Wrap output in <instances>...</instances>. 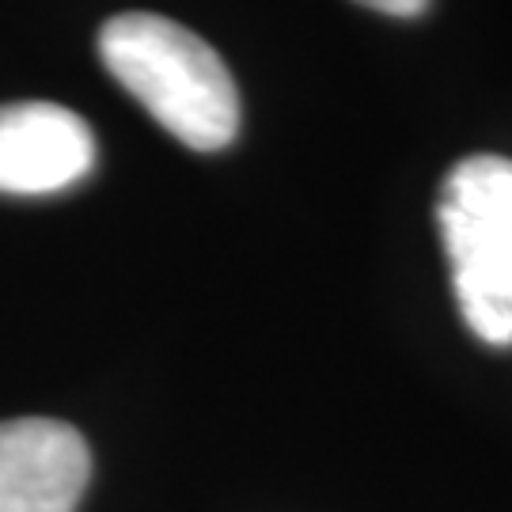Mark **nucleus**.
Wrapping results in <instances>:
<instances>
[{
	"mask_svg": "<svg viewBox=\"0 0 512 512\" xmlns=\"http://www.w3.org/2000/svg\"><path fill=\"white\" fill-rule=\"evenodd\" d=\"M99 57L160 126L198 152L232 145L239 133V92L217 50L183 23L126 12L103 23Z\"/></svg>",
	"mask_w": 512,
	"mask_h": 512,
	"instance_id": "f257e3e1",
	"label": "nucleus"
},
{
	"mask_svg": "<svg viewBox=\"0 0 512 512\" xmlns=\"http://www.w3.org/2000/svg\"><path fill=\"white\" fill-rule=\"evenodd\" d=\"M92 167L95 137L80 114L57 103L0 107V194H57Z\"/></svg>",
	"mask_w": 512,
	"mask_h": 512,
	"instance_id": "20e7f679",
	"label": "nucleus"
},
{
	"mask_svg": "<svg viewBox=\"0 0 512 512\" xmlns=\"http://www.w3.org/2000/svg\"><path fill=\"white\" fill-rule=\"evenodd\" d=\"M92 452L57 418L0 421V512H76Z\"/></svg>",
	"mask_w": 512,
	"mask_h": 512,
	"instance_id": "7ed1b4c3",
	"label": "nucleus"
},
{
	"mask_svg": "<svg viewBox=\"0 0 512 512\" xmlns=\"http://www.w3.org/2000/svg\"><path fill=\"white\" fill-rule=\"evenodd\" d=\"M357 4H365L372 12H384V16H399V19L421 16V12L429 8V0H357Z\"/></svg>",
	"mask_w": 512,
	"mask_h": 512,
	"instance_id": "39448f33",
	"label": "nucleus"
},
{
	"mask_svg": "<svg viewBox=\"0 0 512 512\" xmlns=\"http://www.w3.org/2000/svg\"><path fill=\"white\" fill-rule=\"evenodd\" d=\"M459 311L486 346H512V160L471 156L437 202Z\"/></svg>",
	"mask_w": 512,
	"mask_h": 512,
	"instance_id": "f03ea898",
	"label": "nucleus"
}]
</instances>
